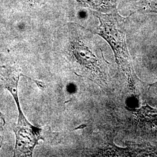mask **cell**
Listing matches in <instances>:
<instances>
[{
    "label": "cell",
    "mask_w": 157,
    "mask_h": 157,
    "mask_svg": "<svg viewBox=\"0 0 157 157\" xmlns=\"http://www.w3.org/2000/svg\"><path fill=\"white\" fill-rule=\"evenodd\" d=\"M60 37L61 56L74 72L107 87L109 63L89 31L78 24L71 23L63 28Z\"/></svg>",
    "instance_id": "6da1fadb"
},
{
    "label": "cell",
    "mask_w": 157,
    "mask_h": 157,
    "mask_svg": "<svg viewBox=\"0 0 157 157\" xmlns=\"http://www.w3.org/2000/svg\"><path fill=\"white\" fill-rule=\"evenodd\" d=\"M93 14L100 22L95 33L102 37L112 48L118 67L129 83L134 87L137 77H135L132 59L126 44L127 18L121 16L118 11L110 13L94 11Z\"/></svg>",
    "instance_id": "7a4b0ae2"
},
{
    "label": "cell",
    "mask_w": 157,
    "mask_h": 157,
    "mask_svg": "<svg viewBox=\"0 0 157 157\" xmlns=\"http://www.w3.org/2000/svg\"><path fill=\"white\" fill-rule=\"evenodd\" d=\"M10 92L16 102L18 111L17 122L13 129L16 138L13 156L32 157L39 141L46 140L44 132L43 129L32 125L24 115L19 100L18 89H13Z\"/></svg>",
    "instance_id": "3957f363"
},
{
    "label": "cell",
    "mask_w": 157,
    "mask_h": 157,
    "mask_svg": "<svg viewBox=\"0 0 157 157\" xmlns=\"http://www.w3.org/2000/svg\"><path fill=\"white\" fill-rule=\"evenodd\" d=\"M45 0H29L32 4H37ZM81 6L101 13H110L118 11L120 0H75Z\"/></svg>",
    "instance_id": "277c9868"
},
{
    "label": "cell",
    "mask_w": 157,
    "mask_h": 157,
    "mask_svg": "<svg viewBox=\"0 0 157 157\" xmlns=\"http://www.w3.org/2000/svg\"><path fill=\"white\" fill-rule=\"evenodd\" d=\"M134 12L157 13V0H139L135 5Z\"/></svg>",
    "instance_id": "5b68a950"
},
{
    "label": "cell",
    "mask_w": 157,
    "mask_h": 157,
    "mask_svg": "<svg viewBox=\"0 0 157 157\" xmlns=\"http://www.w3.org/2000/svg\"><path fill=\"white\" fill-rule=\"evenodd\" d=\"M5 119L3 115L0 112V128H2L5 124Z\"/></svg>",
    "instance_id": "8992f818"
},
{
    "label": "cell",
    "mask_w": 157,
    "mask_h": 157,
    "mask_svg": "<svg viewBox=\"0 0 157 157\" xmlns=\"http://www.w3.org/2000/svg\"><path fill=\"white\" fill-rule=\"evenodd\" d=\"M1 146H2V137H1V135L0 133V149H1Z\"/></svg>",
    "instance_id": "52a82bcc"
}]
</instances>
